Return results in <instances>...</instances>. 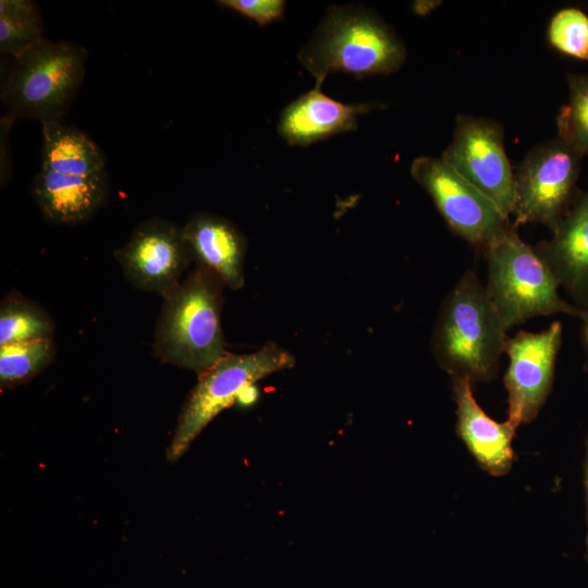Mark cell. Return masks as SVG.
I'll use <instances>...</instances> for the list:
<instances>
[{
    "label": "cell",
    "instance_id": "1",
    "mask_svg": "<svg viewBox=\"0 0 588 588\" xmlns=\"http://www.w3.org/2000/svg\"><path fill=\"white\" fill-rule=\"evenodd\" d=\"M506 332L485 284L467 269L440 307L431 341L433 357L451 378L490 381L499 371Z\"/></svg>",
    "mask_w": 588,
    "mask_h": 588
},
{
    "label": "cell",
    "instance_id": "2",
    "mask_svg": "<svg viewBox=\"0 0 588 588\" xmlns=\"http://www.w3.org/2000/svg\"><path fill=\"white\" fill-rule=\"evenodd\" d=\"M405 59V45L395 32L375 12L353 5L330 7L298 53L302 65L321 86L333 73L356 78L390 75Z\"/></svg>",
    "mask_w": 588,
    "mask_h": 588
},
{
    "label": "cell",
    "instance_id": "3",
    "mask_svg": "<svg viewBox=\"0 0 588 588\" xmlns=\"http://www.w3.org/2000/svg\"><path fill=\"white\" fill-rule=\"evenodd\" d=\"M223 287L213 272L197 266L162 296L156 357L199 376L228 354L220 320Z\"/></svg>",
    "mask_w": 588,
    "mask_h": 588
},
{
    "label": "cell",
    "instance_id": "4",
    "mask_svg": "<svg viewBox=\"0 0 588 588\" xmlns=\"http://www.w3.org/2000/svg\"><path fill=\"white\" fill-rule=\"evenodd\" d=\"M482 252L488 266L485 286L506 331L538 316L580 318L583 311L560 295L554 273L514 224Z\"/></svg>",
    "mask_w": 588,
    "mask_h": 588
},
{
    "label": "cell",
    "instance_id": "5",
    "mask_svg": "<svg viewBox=\"0 0 588 588\" xmlns=\"http://www.w3.org/2000/svg\"><path fill=\"white\" fill-rule=\"evenodd\" d=\"M86 60L83 46L46 38L15 58L1 91L4 120H61L83 83Z\"/></svg>",
    "mask_w": 588,
    "mask_h": 588
},
{
    "label": "cell",
    "instance_id": "6",
    "mask_svg": "<svg viewBox=\"0 0 588 588\" xmlns=\"http://www.w3.org/2000/svg\"><path fill=\"white\" fill-rule=\"evenodd\" d=\"M293 364V356L272 343L253 353L224 355L198 376V382L179 416L167 450L168 460L175 462L182 457L201 430L219 413L236 403L237 396L246 385L290 368Z\"/></svg>",
    "mask_w": 588,
    "mask_h": 588
},
{
    "label": "cell",
    "instance_id": "7",
    "mask_svg": "<svg viewBox=\"0 0 588 588\" xmlns=\"http://www.w3.org/2000/svg\"><path fill=\"white\" fill-rule=\"evenodd\" d=\"M583 156L560 138L534 147L515 176L514 226L540 223L553 232L580 194Z\"/></svg>",
    "mask_w": 588,
    "mask_h": 588
},
{
    "label": "cell",
    "instance_id": "8",
    "mask_svg": "<svg viewBox=\"0 0 588 588\" xmlns=\"http://www.w3.org/2000/svg\"><path fill=\"white\" fill-rule=\"evenodd\" d=\"M411 174L429 194L451 231L473 246L483 250L512 226L490 198L441 157L414 159Z\"/></svg>",
    "mask_w": 588,
    "mask_h": 588
},
{
    "label": "cell",
    "instance_id": "9",
    "mask_svg": "<svg viewBox=\"0 0 588 588\" xmlns=\"http://www.w3.org/2000/svg\"><path fill=\"white\" fill-rule=\"evenodd\" d=\"M441 158L510 218L515 204V173L497 121L457 115L452 140Z\"/></svg>",
    "mask_w": 588,
    "mask_h": 588
},
{
    "label": "cell",
    "instance_id": "10",
    "mask_svg": "<svg viewBox=\"0 0 588 588\" xmlns=\"http://www.w3.org/2000/svg\"><path fill=\"white\" fill-rule=\"evenodd\" d=\"M563 327L553 321L540 332L519 331L507 338L509 366L503 377L507 421L517 429L532 422L547 402L554 381Z\"/></svg>",
    "mask_w": 588,
    "mask_h": 588
},
{
    "label": "cell",
    "instance_id": "11",
    "mask_svg": "<svg viewBox=\"0 0 588 588\" xmlns=\"http://www.w3.org/2000/svg\"><path fill=\"white\" fill-rule=\"evenodd\" d=\"M114 258L134 286L164 296L193 261L182 228L162 219L140 223Z\"/></svg>",
    "mask_w": 588,
    "mask_h": 588
},
{
    "label": "cell",
    "instance_id": "12",
    "mask_svg": "<svg viewBox=\"0 0 588 588\" xmlns=\"http://www.w3.org/2000/svg\"><path fill=\"white\" fill-rule=\"evenodd\" d=\"M452 395L456 406V433L477 465L494 477L509 474L514 463L516 429L507 420L499 422L483 412L469 380L452 378Z\"/></svg>",
    "mask_w": 588,
    "mask_h": 588
},
{
    "label": "cell",
    "instance_id": "13",
    "mask_svg": "<svg viewBox=\"0 0 588 588\" xmlns=\"http://www.w3.org/2000/svg\"><path fill=\"white\" fill-rule=\"evenodd\" d=\"M535 249L573 304L588 311V189L580 192L552 236Z\"/></svg>",
    "mask_w": 588,
    "mask_h": 588
},
{
    "label": "cell",
    "instance_id": "14",
    "mask_svg": "<svg viewBox=\"0 0 588 588\" xmlns=\"http://www.w3.org/2000/svg\"><path fill=\"white\" fill-rule=\"evenodd\" d=\"M372 103L348 105L324 95L321 85L287 105L278 123L280 136L292 146H308L357 128V117L372 110Z\"/></svg>",
    "mask_w": 588,
    "mask_h": 588
},
{
    "label": "cell",
    "instance_id": "15",
    "mask_svg": "<svg viewBox=\"0 0 588 588\" xmlns=\"http://www.w3.org/2000/svg\"><path fill=\"white\" fill-rule=\"evenodd\" d=\"M182 234L197 266L213 272L224 286L244 285L246 240L230 220L198 212L182 226Z\"/></svg>",
    "mask_w": 588,
    "mask_h": 588
},
{
    "label": "cell",
    "instance_id": "16",
    "mask_svg": "<svg viewBox=\"0 0 588 588\" xmlns=\"http://www.w3.org/2000/svg\"><path fill=\"white\" fill-rule=\"evenodd\" d=\"M32 193L47 220L75 224L93 216L102 204L105 173L71 175L40 169L33 180Z\"/></svg>",
    "mask_w": 588,
    "mask_h": 588
},
{
    "label": "cell",
    "instance_id": "17",
    "mask_svg": "<svg viewBox=\"0 0 588 588\" xmlns=\"http://www.w3.org/2000/svg\"><path fill=\"white\" fill-rule=\"evenodd\" d=\"M41 170L71 175L105 173V156L85 133L61 120L41 123Z\"/></svg>",
    "mask_w": 588,
    "mask_h": 588
},
{
    "label": "cell",
    "instance_id": "18",
    "mask_svg": "<svg viewBox=\"0 0 588 588\" xmlns=\"http://www.w3.org/2000/svg\"><path fill=\"white\" fill-rule=\"evenodd\" d=\"M50 315L21 293L12 291L0 303V345L52 339Z\"/></svg>",
    "mask_w": 588,
    "mask_h": 588
},
{
    "label": "cell",
    "instance_id": "19",
    "mask_svg": "<svg viewBox=\"0 0 588 588\" xmlns=\"http://www.w3.org/2000/svg\"><path fill=\"white\" fill-rule=\"evenodd\" d=\"M39 5L32 0L0 1V50L14 59L44 39Z\"/></svg>",
    "mask_w": 588,
    "mask_h": 588
},
{
    "label": "cell",
    "instance_id": "20",
    "mask_svg": "<svg viewBox=\"0 0 588 588\" xmlns=\"http://www.w3.org/2000/svg\"><path fill=\"white\" fill-rule=\"evenodd\" d=\"M52 339L0 345V385L12 389L40 373L53 359Z\"/></svg>",
    "mask_w": 588,
    "mask_h": 588
},
{
    "label": "cell",
    "instance_id": "21",
    "mask_svg": "<svg viewBox=\"0 0 588 588\" xmlns=\"http://www.w3.org/2000/svg\"><path fill=\"white\" fill-rule=\"evenodd\" d=\"M568 101L556 115L558 138L583 157L588 155V73L566 75Z\"/></svg>",
    "mask_w": 588,
    "mask_h": 588
},
{
    "label": "cell",
    "instance_id": "22",
    "mask_svg": "<svg viewBox=\"0 0 588 588\" xmlns=\"http://www.w3.org/2000/svg\"><path fill=\"white\" fill-rule=\"evenodd\" d=\"M547 39L560 53L588 63V15L578 8H564L550 20Z\"/></svg>",
    "mask_w": 588,
    "mask_h": 588
},
{
    "label": "cell",
    "instance_id": "23",
    "mask_svg": "<svg viewBox=\"0 0 588 588\" xmlns=\"http://www.w3.org/2000/svg\"><path fill=\"white\" fill-rule=\"evenodd\" d=\"M218 3L254 20L259 25H268L282 17L285 1L282 0H221Z\"/></svg>",
    "mask_w": 588,
    "mask_h": 588
},
{
    "label": "cell",
    "instance_id": "24",
    "mask_svg": "<svg viewBox=\"0 0 588 588\" xmlns=\"http://www.w3.org/2000/svg\"><path fill=\"white\" fill-rule=\"evenodd\" d=\"M583 473H584V489H585V502H586V538H585V560L588 563V434L585 439V455H584V465H583Z\"/></svg>",
    "mask_w": 588,
    "mask_h": 588
},
{
    "label": "cell",
    "instance_id": "25",
    "mask_svg": "<svg viewBox=\"0 0 588 588\" xmlns=\"http://www.w3.org/2000/svg\"><path fill=\"white\" fill-rule=\"evenodd\" d=\"M259 396V391L255 383L246 385L240 393L236 404L243 407L253 405Z\"/></svg>",
    "mask_w": 588,
    "mask_h": 588
},
{
    "label": "cell",
    "instance_id": "26",
    "mask_svg": "<svg viewBox=\"0 0 588 588\" xmlns=\"http://www.w3.org/2000/svg\"><path fill=\"white\" fill-rule=\"evenodd\" d=\"M579 319L581 320V342L585 352L584 368L588 372V311H584Z\"/></svg>",
    "mask_w": 588,
    "mask_h": 588
},
{
    "label": "cell",
    "instance_id": "27",
    "mask_svg": "<svg viewBox=\"0 0 588 588\" xmlns=\"http://www.w3.org/2000/svg\"><path fill=\"white\" fill-rule=\"evenodd\" d=\"M441 2L436 1H417L414 4V11L416 14H428L430 11H432L438 4Z\"/></svg>",
    "mask_w": 588,
    "mask_h": 588
}]
</instances>
